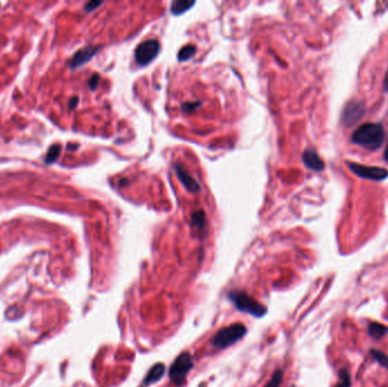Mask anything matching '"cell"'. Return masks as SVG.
<instances>
[{
  "mask_svg": "<svg viewBox=\"0 0 388 387\" xmlns=\"http://www.w3.org/2000/svg\"><path fill=\"white\" fill-rule=\"evenodd\" d=\"M386 89H387V90H388V80H387V81H386Z\"/></svg>",
  "mask_w": 388,
  "mask_h": 387,
  "instance_id": "cell-22",
  "label": "cell"
},
{
  "mask_svg": "<svg viewBox=\"0 0 388 387\" xmlns=\"http://www.w3.org/2000/svg\"><path fill=\"white\" fill-rule=\"evenodd\" d=\"M283 376L284 374L282 369L276 370L274 375H272V377L270 378V381L268 382V384L265 387H279L283 382Z\"/></svg>",
  "mask_w": 388,
  "mask_h": 387,
  "instance_id": "cell-16",
  "label": "cell"
},
{
  "mask_svg": "<svg viewBox=\"0 0 388 387\" xmlns=\"http://www.w3.org/2000/svg\"><path fill=\"white\" fill-rule=\"evenodd\" d=\"M159 51V43L156 40L146 41L135 50V59L140 65H147L151 60H154Z\"/></svg>",
  "mask_w": 388,
  "mask_h": 387,
  "instance_id": "cell-6",
  "label": "cell"
},
{
  "mask_svg": "<svg viewBox=\"0 0 388 387\" xmlns=\"http://www.w3.org/2000/svg\"><path fill=\"white\" fill-rule=\"evenodd\" d=\"M97 48L93 47H86L84 49L80 50L75 53V56L73 57V59L71 61V65L73 67H76V66H80L82 64H84L85 61H88L91 57H92L94 53L97 51Z\"/></svg>",
  "mask_w": 388,
  "mask_h": 387,
  "instance_id": "cell-10",
  "label": "cell"
},
{
  "mask_svg": "<svg viewBox=\"0 0 388 387\" xmlns=\"http://www.w3.org/2000/svg\"><path fill=\"white\" fill-rule=\"evenodd\" d=\"M352 381H351V374L348 369H341L338 373V382L334 387H351Z\"/></svg>",
  "mask_w": 388,
  "mask_h": 387,
  "instance_id": "cell-13",
  "label": "cell"
},
{
  "mask_svg": "<svg viewBox=\"0 0 388 387\" xmlns=\"http://www.w3.org/2000/svg\"><path fill=\"white\" fill-rule=\"evenodd\" d=\"M384 155H385V159L388 161V144H387L386 150H385V153H384Z\"/></svg>",
  "mask_w": 388,
  "mask_h": 387,
  "instance_id": "cell-21",
  "label": "cell"
},
{
  "mask_svg": "<svg viewBox=\"0 0 388 387\" xmlns=\"http://www.w3.org/2000/svg\"><path fill=\"white\" fill-rule=\"evenodd\" d=\"M98 80H99V76H98V75H93L92 80L90 81V82H91V84H92V89H94V87L97 86V84H98Z\"/></svg>",
  "mask_w": 388,
  "mask_h": 387,
  "instance_id": "cell-20",
  "label": "cell"
},
{
  "mask_svg": "<svg viewBox=\"0 0 388 387\" xmlns=\"http://www.w3.org/2000/svg\"><path fill=\"white\" fill-rule=\"evenodd\" d=\"M177 174H179L180 178H181L182 181H183L185 186H187L189 190H191V191H197V190H199V185L196 184V182L194 181L193 178L190 176V175L187 172L182 170L181 167H177Z\"/></svg>",
  "mask_w": 388,
  "mask_h": 387,
  "instance_id": "cell-12",
  "label": "cell"
},
{
  "mask_svg": "<svg viewBox=\"0 0 388 387\" xmlns=\"http://www.w3.org/2000/svg\"><path fill=\"white\" fill-rule=\"evenodd\" d=\"M228 299L233 302L237 310L249 314L253 317L261 318L267 314V308L252 297H250L244 291L234 290L228 293Z\"/></svg>",
  "mask_w": 388,
  "mask_h": 387,
  "instance_id": "cell-2",
  "label": "cell"
},
{
  "mask_svg": "<svg viewBox=\"0 0 388 387\" xmlns=\"http://www.w3.org/2000/svg\"><path fill=\"white\" fill-rule=\"evenodd\" d=\"M59 152H60L59 145H52V147L49 149L47 157H45V162H47V164H51V162L56 161L57 158H58Z\"/></svg>",
  "mask_w": 388,
  "mask_h": 387,
  "instance_id": "cell-17",
  "label": "cell"
},
{
  "mask_svg": "<svg viewBox=\"0 0 388 387\" xmlns=\"http://www.w3.org/2000/svg\"><path fill=\"white\" fill-rule=\"evenodd\" d=\"M303 161L309 168L316 172H320L324 169V162L320 159V157L317 155L313 150H305L303 153Z\"/></svg>",
  "mask_w": 388,
  "mask_h": 387,
  "instance_id": "cell-9",
  "label": "cell"
},
{
  "mask_svg": "<svg viewBox=\"0 0 388 387\" xmlns=\"http://www.w3.org/2000/svg\"><path fill=\"white\" fill-rule=\"evenodd\" d=\"M246 327L243 324H233L218 331L212 339V347L216 349H226L238 342L246 334Z\"/></svg>",
  "mask_w": 388,
  "mask_h": 387,
  "instance_id": "cell-3",
  "label": "cell"
},
{
  "mask_svg": "<svg viewBox=\"0 0 388 387\" xmlns=\"http://www.w3.org/2000/svg\"><path fill=\"white\" fill-rule=\"evenodd\" d=\"M370 355L373 356L374 359L378 362L379 365L383 366L384 368L388 369V356L385 352L381 351L377 349H370Z\"/></svg>",
  "mask_w": 388,
  "mask_h": 387,
  "instance_id": "cell-14",
  "label": "cell"
},
{
  "mask_svg": "<svg viewBox=\"0 0 388 387\" xmlns=\"http://www.w3.org/2000/svg\"><path fill=\"white\" fill-rule=\"evenodd\" d=\"M363 114H365V106L361 102L351 101L344 109L343 122L351 126V125L356 124L362 117Z\"/></svg>",
  "mask_w": 388,
  "mask_h": 387,
  "instance_id": "cell-7",
  "label": "cell"
},
{
  "mask_svg": "<svg viewBox=\"0 0 388 387\" xmlns=\"http://www.w3.org/2000/svg\"><path fill=\"white\" fill-rule=\"evenodd\" d=\"M368 334L375 340H381L388 334V327L381 323H369L368 325Z\"/></svg>",
  "mask_w": 388,
  "mask_h": 387,
  "instance_id": "cell-11",
  "label": "cell"
},
{
  "mask_svg": "<svg viewBox=\"0 0 388 387\" xmlns=\"http://www.w3.org/2000/svg\"><path fill=\"white\" fill-rule=\"evenodd\" d=\"M349 167L358 176L367 178V180L383 181L388 177V170L381 167H371V166L359 165L356 162H350Z\"/></svg>",
  "mask_w": 388,
  "mask_h": 387,
  "instance_id": "cell-5",
  "label": "cell"
},
{
  "mask_svg": "<svg viewBox=\"0 0 388 387\" xmlns=\"http://www.w3.org/2000/svg\"><path fill=\"white\" fill-rule=\"evenodd\" d=\"M385 139V131L381 124L367 123L357 128L352 134L354 143L369 150H377Z\"/></svg>",
  "mask_w": 388,
  "mask_h": 387,
  "instance_id": "cell-1",
  "label": "cell"
},
{
  "mask_svg": "<svg viewBox=\"0 0 388 387\" xmlns=\"http://www.w3.org/2000/svg\"><path fill=\"white\" fill-rule=\"evenodd\" d=\"M193 1H175L172 5V12L174 15H180L185 10H188L190 7L193 6Z\"/></svg>",
  "mask_w": 388,
  "mask_h": 387,
  "instance_id": "cell-15",
  "label": "cell"
},
{
  "mask_svg": "<svg viewBox=\"0 0 388 387\" xmlns=\"http://www.w3.org/2000/svg\"><path fill=\"white\" fill-rule=\"evenodd\" d=\"M194 51H195V48H194V47H185V48H183L180 51V56H179L180 60H187V59H189V58L193 55Z\"/></svg>",
  "mask_w": 388,
  "mask_h": 387,
  "instance_id": "cell-18",
  "label": "cell"
},
{
  "mask_svg": "<svg viewBox=\"0 0 388 387\" xmlns=\"http://www.w3.org/2000/svg\"><path fill=\"white\" fill-rule=\"evenodd\" d=\"M166 373V367H165L164 364H157L152 367L149 373L147 374L146 378H144L142 382V387H148L152 384H155L158 381L162 380V377Z\"/></svg>",
  "mask_w": 388,
  "mask_h": 387,
  "instance_id": "cell-8",
  "label": "cell"
},
{
  "mask_svg": "<svg viewBox=\"0 0 388 387\" xmlns=\"http://www.w3.org/2000/svg\"><path fill=\"white\" fill-rule=\"evenodd\" d=\"M193 368V359L189 352H183L176 358L169 368V378L176 386H183L187 383L189 373Z\"/></svg>",
  "mask_w": 388,
  "mask_h": 387,
  "instance_id": "cell-4",
  "label": "cell"
},
{
  "mask_svg": "<svg viewBox=\"0 0 388 387\" xmlns=\"http://www.w3.org/2000/svg\"><path fill=\"white\" fill-rule=\"evenodd\" d=\"M100 3H101V2H90V3H88V5H86L85 9H86V10H92V9H93V7H97V6L100 5Z\"/></svg>",
  "mask_w": 388,
  "mask_h": 387,
  "instance_id": "cell-19",
  "label": "cell"
}]
</instances>
